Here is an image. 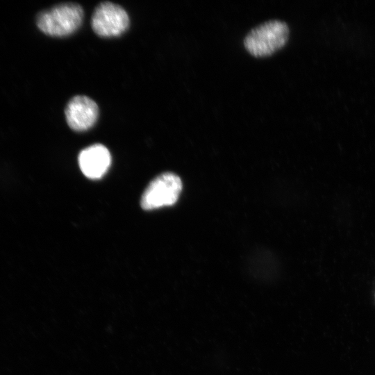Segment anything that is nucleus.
<instances>
[{"instance_id": "obj_1", "label": "nucleus", "mask_w": 375, "mask_h": 375, "mask_svg": "<svg viewBox=\"0 0 375 375\" xmlns=\"http://www.w3.org/2000/svg\"><path fill=\"white\" fill-rule=\"evenodd\" d=\"M83 19L81 6L74 3H65L40 12L37 16L36 24L46 35L64 37L78 30Z\"/></svg>"}, {"instance_id": "obj_2", "label": "nucleus", "mask_w": 375, "mask_h": 375, "mask_svg": "<svg viewBox=\"0 0 375 375\" xmlns=\"http://www.w3.org/2000/svg\"><path fill=\"white\" fill-rule=\"evenodd\" d=\"M289 36L288 25L280 20L266 22L253 28L244 38L247 51L255 57H265L281 49Z\"/></svg>"}, {"instance_id": "obj_3", "label": "nucleus", "mask_w": 375, "mask_h": 375, "mask_svg": "<svg viewBox=\"0 0 375 375\" xmlns=\"http://www.w3.org/2000/svg\"><path fill=\"white\" fill-rule=\"evenodd\" d=\"M182 190V181L174 173L162 174L147 186L141 198V206L152 210L174 204Z\"/></svg>"}, {"instance_id": "obj_4", "label": "nucleus", "mask_w": 375, "mask_h": 375, "mask_svg": "<svg viewBox=\"0 0 375 375\" xmlns=\"http://www.w3.org/2000/svg\"><path fill=\"white\" fill-rule=\"evenodd\" d=\"M129 22L128 15L122 7L105 1L94 9L91 25L99 36L112 38L124 33L128 28Z\"/></svg>"}, {"instance_id": "obj_5", "label": "nucleus", "mask_w": 375, "mask_h": 375, "mask_svg": "<svg viewBox=\"0 0 375 375\" xmlns=\"http://www.w3.org/2000/svg\"><path fill=\"white\" fill-rule=\"evenodd\" d=\"M65 112L67 123L72 130L85 131L96 123L99 108L88 97L77 95L69 101Z\"/></svg>"}, {"instance_id": "obj_6", "label": "nucleus", "mask_w": 375, "mask_h": 375, "mask_svg": "<svg viewBox=\"0 0 375 375\" xmlns=\"http://www.w3.org/2000/svg\"><path fill=\"white\" fill-rule=\"evenodd\" d=\"M78 161L85 176L97 179L108 171L111 163V156L105 146L95 144L83 149L78 155Z\"/></svg>"}]
</instances>
